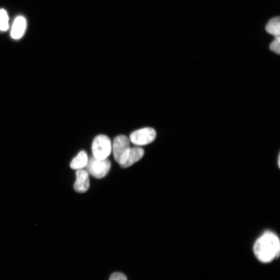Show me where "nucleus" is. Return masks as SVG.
Returning a JSON list of instances; mask_svg holds the SVG:
<instances>
[{"instance_id": "f03ea898", "label": "nucleus", "mask_w": 280, "mask_h": 280, "mask_svg": "<svg viewBox=\"0 0 280 280\" xmlns=\"http://www.w3.org/2000/svg\"><path fill=\"white\" fill-rule=\"evenodd\" d=\"M91 149L93 156L95 158L98 159H107L112 150L111 141L105 135H98L93 140Z\"/></svg>"}, {"instance_id": "39448f33", "label": "nucleus", "mask_w": 280, "mask_h": 280, "mask_svg": "<svg viewBox=\"0 0 280 280\" xmlns=\"http://www.w3.org/2000/svg\"><path fill=\"white\" fill-rule=\"evenodd\" d=\"M156 136L157 133L154 129L146 127L135 131L130 134L129 139L134 144L143 146L153 142Z\"/></svg>"}, {"instance_id": "1a4fd4ad", "label": "nucleus", "mask_w": 280, "mask_h": 280, "mask_svg": "<svg viewBox=\"0 0 280 280\" xmlns=\"http://www.w3.org/2000/svg\"><path fill=\"white\" fill-rule=\"evenodd\" d=\"M88 161V156L84 151H81L70 163V167L73 170H79L86 166Z\"/></svg>"}, {"instance_id": "ddd939ff", "label": "nucleus", "mask_w": 280, "mask_h": 280, "mask_svg": "<svg viewBox=\"0 0 280 280\" xmlns=\"http://www.w3.org/2000/svg\"><path fill=\"white\" fill-rule=\"evenodd\" d=\"M109 280H127V278L121 272H115L110 275Z\"/></svg>"}, {"instance_id": "f257e3e1", "label": "nucleus", "mask_w": 280, "mask_h": 280, "mask_svg": "<svg viewBox=\"0 0 280 280\" xmlns=\"http://www.w3.org/2000/svg\"><path fill=\"white\" fill-rule=\"evenodd\" d=\"M253 250L256 257L261 262H271L279 255V240L275 234L266 232L256 240Z\"/></svg>"}, {"instance_id": "0eeeda50", "label": "nucleus", "mask_w": 280, "mask_h": 280, "mask_svg": "<svg viewBox=\"0 0 280 280\" xmlns=\"http://www.w3.org/2000/svg\"><path fill=\"white\" fill-rule=\"evenodd\" d=\"M144 155V149L139 147H130L126 158L121 165L123 168L128 167L139 161Z\"/></svg>"}, {"instance_id": "423d86ee", "label": "nucleus", "mask_w": 280, "mask_h": 280, "mask_svg": "<svg viewBox=\"0 0 280 280\" xmlns=\"http://www.w3.org/2000/svg\"><path fill=\"white\" fill-rule=\"evenodd\" d=\"M77 180L74 185L75 191L79 193L86 192L90 188L89 175L83 169L78 170L76 173Z\"/></svg>"}, {"instance_id": "20e7f679", "label": "nucleus", "mask_w": 280, "mask_h": 280, "mask_svg": "<svg viewBox=\"0 0 280 280\" xmlns=\"http://www.w3.org/2000/svg\"><path fill=\"white\" fill-rule=\"evenodd\" d=\"M130 140L125 135L117 136L112 145V150L116 161L120 165L125 161L130 150Z\"/></svg>"}, {"instance_id": "9b49d317", "label": "nucleus", "mask_w": 280, "mask_h": 280, "mask_svg": "<svg viewBox=\"0 0 280 280\" xmlns=\"http://www.w3.org/2000/svg\"><path fill=\"white\" fill-rule=\"evenodd\" d=\"M9 16L4 9L0 10V30L6 31L9 29Z\"/></svg>"}, {"instance_id": "f8f14e48", "label": "nucleus", "mask_w": 280, "mask_h": 280, "mask_svg": "<svg viewBox=\"0 0 280 280\" xmlns=\"http://www.w3.org/2000/svg\"><path fill=\"white\" fill-rule=\"evenodd\" d=\"M279 44H280V37L279 36L275 37L274 40L273 42H272V43L270 45V50L277 54H279L280 53Z\"/></svg>"}, {"instance_id": "7ed1b4c3", "label": "nucleus", "mask_w": 280, "mask_h": 280, "mask_svg": "<svg viewBox=\"0 0 280 280\" xmlns=\"http://www.w3.org/2000/svg\"><path fill=\"white\" fill-rule=\"evenodd\" d=\"M111 167L110 161L107 159H98L91 157L86 165L87 172L97 179H102L109 173Z\"/></svg>"}, {"instance_id": "9d476101", "label": "nucleus", "mask_w": 280, "mask_h": 280, "mask_svg": "<svg viewBox=\"0 0 280 280\" xmlns=\"http://www.w3.org/2000/svg\"><path fill=\"white\" fill-rule=\"evenodd\" d=\"M266 31L275 37L279 36L280 20L279 17H274L269 21L266 26Z\"/></svg>"}, {"instance_id": "6e6552de", "label": "nucleus", "mask_w": 280, "mask_h": 280, "mask_svg": "<svg viewBox=\"0 0 280 280\" xmlns=\"http://www.w3.org/2000/svg\"><path fill=\"white\" fill-rule=\"evenodd\" d=\"M27 27V22L23 16H18L14 21L11 31V36L15 40L20 39L24 35Z\"/></svg>"}]
</instances>
